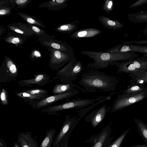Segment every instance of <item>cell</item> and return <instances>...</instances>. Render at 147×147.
<instances>
[{"instance_id": "6da1fadb", "label": "cell", "mask_w": 147, "mask_h": 147, "mask_svg": "<svg viewBox=\"0 0 147 147\" xmlns=\"http://www.w3.org/2000/svg\"><path fill=\"white\" fill-rule=\"evenodd\" d=\"M117 82L114 78L96 70L83 74L78 82L86 92H94L100 90L105 92L114 90Z\"/></svg>"}, {"instance_id": "7a4b0ae2", "label": "cell", "mask_w": 147, "mask_h": 147, "mask_svg": "<svg viewBox=\"0 0 147 147\" xmlns=\"http://www.w3.org/2000/svg\"><path fill=\"white\" fill-rule=\"evenodd\" d=\"M80 53L94 61V63L88 64L87 67L96 69L106 68L112 62L119 60H130L139 56L134 51L112 53L107 51L83 50Z\"/></svg>"}, {"instance_id": "3957f363", "label": "cell", "mask_w": 147, "mask_h": 147, "mask_svg": "<svg viewBox=\"0 0 147 147\" xmlns=\"http://www.w3.org/2000/svg\"><path fill=\"white\" fill-rule=\"evenodd\" d=\"M101 99L100 98L94 99H74L61 104L45 107L41 110V111L49 115H53L58 112L63 110L75 108L80 109L87 107Z\"/></svg>"}, {"instance_id": "277c9868", "label": "cell", "mask_w": 147, "mask_h": 147, "mask_svg": "<svg viewBox=\"0 0 147 147\" xmlns=\"http://www.w3.org/2000/svg\"><path fill=\"white\" fill-rule=\"evenodd\" d=\"M79 121L76 117H70L67 115L53 144V147H62L68 140L73 130Z\"/></svg>"}, {"instance_id": "5b68a950", "label": "cell", "mask_w": 147, "mask_h": 147, "mask_svg": "<svg viewBox=\"0 0 147 147\" xmlns=\"http://www.w3.org/2000/svg\"><path fill=\"white\" fill-rule=\"evenodd\" d=\"M5 63L0 68V83L15 81L18 76V69L16 64L7 57H5Z\"/></svg>"}, {"instance_id": "8992f818", "label": "cell", "mask_w": 147, "mask_h": 147, "mask_svg": "<svg viewBox=\"0 0 147 147\" xmlns=\"http://www.w3.org/2000/svg\"><path fill=\"white\" fill-rule=\"evenodd\" d=\"M51 50L49 66L54 70H59L75 58L73 53L64 52L51 48Z\"/></svg>"}, {"instance_id": "52a82bcc", "label": "cell", "mask_w": 147, "mask_h": 147, "mask_svg": "<svg viewBox=\"0 0 147 147\" xmlns=\"http://www.w3.org/2000/svg\"><path fill=\"white\" fill-rule=\"evenodd\" d=\"M111 129L107 125L96 135L92 136L86 142L92 143L91 147H109L112 143V138H110Z\"/></svg>"}, {"instance_id": "ba28073f", "label": "cell", "mask_w": 147, "mask_h": 147, "mask_svg": "<svg viewBox=\"0 0 147 147\" xmlns=\"http://www.w3.org/2000/svg\"><path fill=\"white\" fill-rule=\"evenodd\" d=\"M79 93L80 92L76 89L67 92L56 94L49 96L42 100L36 101L31 105L34 109H43L57 101L73 97Z\"/></svg>"}, {"instance_id": "9c48e42d", "label": "cell", "mask_w": 147, "mask_h": 147, "mask_svg": "<svg viewBox=\"0 0 147 147\" xmlns=\"http://www.w3.org/2000/svg\"><path fill=\"white\" fill-rule=\"evenodd\" d=\"M107 51L112 53L134 51L142 53L145 56H146L147 53V46L125 44L122 42L108 49Z\"/></svg>"}, {"instance_id": "30bf717a", "label": "cell", "mask_w": 147, "mask_h": 147, "mask_svg": "<svg viewBox=\"0 0 147 147\" xmlns=\"http://www.w3.org/2000/svg\"><path fill=\"white\" fill-rule=\"evenodd\" d=\"M107 112L106 105H105L87 115L84 118L85 121L90 123L95 128L104 119Z\"/></svg>"}, {"instance_id": "8fae6325", "label": "cell", "mask_w": 147, "mask_h": 147, "mask_svg": "<svg viewBox=\"0 0 147 147\" xmlns=\"http://www.w3.org/2000/svg\"><path fill=\"white\" fill-rule=\"evenodd\" d=\"M83 70V66L82 62L77 60L69 71L59 77L58 79L63 82L75 81Z\"/></svg>"}, {"instance_id": "7c38bea8", "label": "cell", "mask_w": 147, "mask_h": 147, "mask_svg": "<svg viewBox=\"0 0 147 147\" xmlns=\"http://www.w3.org/2000/svg\"><path fill=\"white\" fill-rule=\"evenodd\" d=\"M32 79L20 80L18 83L20 86H32V85L36 84L40 86H43L48 84L51 77L46 74H36Z\"/></svg>"}, {"instance_id": "4fadbf2b", "label": "cell", "mask_w": 147, "mask_h": 147, "mask_svg": "<svg viewBox=\"0 0 147 147\" xmlns=\"http://www.w3.org/2000/svg\"><path fill=\"white\" fill-rule=\"evenodd\" d=\"M79 89L83 92L86 93L85 90L78 85L74 84L73 81H68L55 86L52 90V93L55 94H62L72 91L76 88Z\"/></svg>"}, {"instance_id": "5bb4252c", "label": "cell", "mask_w": 147, "mask_h": 147, "mask_svg": "<svg viewBox=\"0 0 147 147\" xmlns=\"http://www.w3.org/2000/svg\"><path fill=\"white\" fill-rule=\"evenodd\" d=\"M101 31L96 28H88L77 30L71 33L69 37L73 39L92 37L100 34Z\"/></svg>"}, {"instance_id": "9a60e30c", "label": "cell", "mask_w": 147, "mask_h": 147, "mask_svg": "<svg viewBox=\"0 0 147 147\" xmlns=\"http://www.w3.org/2000/svg\"><path fill=\"white\" fill-rule=\"evenodd\" d=\"M98 20L104 27L108 29L116 30L121 28L124 26L119 21L112 20L105 16H99Z\"/></svg>"}, {"instance_id": "2e32d148", "label": "cell", "mask_w": 147, "mask_h": 147, "mask_svg": "<svg viewBox=\"0 0 147 147\" xmlns=\"http://www.w3.org/2000/svg\"><path fill=\"white\" fill-rule=\"evenodd\" d=\"M16 95L22 99L25 102H28L30 105L36 101L42 100L49 96V95L32 94L24 91L16 93Z\"/></svg>"}, {"instance_id": "e0dca14e", "label": "cell", "mask_w": 147, "mask_h": 147, "mask_svg": "<svg viewBox=\"0 0 147 147\" xmlns=\"http://www.w3.org/2000/svg\"><path fill=\"white\" fill-rule=\"evenodd\" d=\"M81 23L75 20L61 25L56 29L57 31L66 34H69L77 30Z\"/></svg>"}, {"instance_id": "ac0fdd59", "label": "cell", "mask_w": 147, "mask_h": 147, "mask_svg": "<svg viewBox=\"0 0 147 147\" xmlns=\"http://www.w3.org/2000/svg\"><path fill=\"white\" fill-rule=\"evenodd\" d=\"M45 45L55 49L68 53H73V49L66 42L62 41H45L44 42Z\"/></svg>"}, {"instance_id": "d6986e66", "label": "cell", "mask_w": 147, "mask_h": 147, "mask_svg": "<svg viewBox=\"0 0 147 147\" xmlns=\"http://www.w3.org/2000/svg\"><path fill=\"white\" fill-rule=\"evenodd\" d=\"M8 28L17 33L26 35L32 36L34 32L30 27L22 23H14L9 25Z\"/></svg>"}, {"instance_id": "ffe728a7", "label": "cell", "mask_w": 147, "mask_h": 147, "mask_svg": "<svg viewBox=\"0 0 147 147\" xmlns=\"http://www.w3.org/2000/svg\"><path fill=\"white\" fill-rule=\"evenodd\" d=\"M68 0H51L40 4L39 7H47L55 10L60 9L67 7Z\"/></svg>"}, {"instance_id": "44dd1931", "label": "cell", "mask_w": 147, "mask_h": 147, "mask_svg": "<svg viewBox=\"0 0 147 147\" xmlns=\"http://www.w3.org/2000/svg\"><path fill=\"white\" fill-rule=\"evenodd\" d=\"M128 20L135 23H147V10L128 15Z\"/></svg>"}, {"instance_id": "7402d4cb", "label": "cell", "mask_w": 147, "mask_h": 147, "mask_svg": "<svg viewBox=\"0 0 147 147\" xmlns=\"http://www.w3.org/2000/svg\"><path fill=\"white\" fill-rule=\"evenodd\" d=\"M56 131L55 128L47 131L45 137L39 147H51L54 140Z\"/></svg>"}, {"instance_id": "603a6c76", "label": "cell", "mask_w": 147, "mask_h": 147, "mask_svg": "<svg viewBox=\"0 0 147 147\" xmlns=\"http://www.w3.org/2000/svg\"><path fill=\"white\" fill-rule=\"evenodd\" d=\"M17 14L29 24H34L43 28H46V26L43 24L41 21L34 17L26 13L20 12L18 13Z\"/></svg>"}, {"instance_id": "cb8c5ba5", "label": "cell", "mask_w": 147, "mask_h": 147, "mask_svg": "<svg viewBox=\"0 0 147 147\" xmlns=\"http://www.w3.org/2000/svg\"><path fill=\"white\" fill-rule=\"evenodd\" d=\"M111 98V97L110 96H108L102 98L98 101V102L94 103L91 106L78 111L77 112L79 116L78 119L79 121L91 109L94 108L95 106H96L102 102L110 100Z\"/></svg>"}, {"instance_id": "d4e9b609", "label": "cell", "mask_w": 147, "mask_h": 147, "mask_svg": "<svg viewBox=\"0 0 147 147\" xmlns=\"http://www.w3.org/2000/svg\"><path fill=\"white\" fill-rule=\"evenodd\" d=\"M18 142L20 147H32L30 142L28 131L20 132L18 136Z\"/></svg>"}, {"instance_id": "484cf974", "label": "cell", "mask_w": 147, "mask_h": 147, "mask_svg": "<svg viewBox=\"0 0 147 147\" xmlns=\"http://www.w3.org/2000/svg\"><path fill=\"white\" fill-rule=\"evenodd\" d=\"M77 61L76 59L74 58V59L68 62L63 68L59 71L57 73V76L55 78L58 79L59 77L65 74L69 70Z\"/></svg>"}, {"instance_id": "4316f807", "label": "cell", "mask_w": 147, "mask_h": 147, "mask_svg": "<svg viewBox=\"0 0 147 147\" xmlns=\"http://www.w3.org/2000/svg\"><path fill=\"white\" fill-rule=\"evenodd\" d=\"M128 131L127 130L124 131L114 142L112 143L109 147H120L122 141Z\"/></svg>"}, {"instance_id": "83f0119b", "label": "cell", "mask_w": 147, "mask_h": 147, "mask_svg": "<svg viewBox=\"0 0 147 147\" xmlns=\"http://www.w3.org/2000/svg\"><path fill=\"white\" fill-rule=\"evenodd\" d=\"M138 127L141 135L147 143V126L140 123L138 124Z\"/></svg>"}, {"instance_id": "f1b7e54d", "label": "cell", "mask_w": 147, "mask_h": 147, "mask_svg": "<svg viewBox=\"0 0 147 147\" xmlns=\"http://www.w3.org/2000/svg\"><path fill=\"white\" fill-rule=\"evenodd\" d=\"M113 8V2L112 0H106L102 6L103 10L107 13L111 12Z\"/></svg>"}, {"instance_id": "f546056e", "label": "cell", "mask_w": 147, "mask_h": 147, "mask_svg": "<svg viewBox=\"0 0 147 147\" xmlns=\"http://www.w3.org/2000/svg\"><path fill=\"white\" fill-rule=\"evenodd\" d=\"M4 40L8 43L15 45L21 44L23 43L22 39L16 36L9 37L5 38Z\"/></svg>"}, {"instance_id": "4dcf8cb0", "label": "cell", "mask_w": 147, "mask_h": 147, "mask_svg": "<svg viewBox=\"0 0 147 147\" xmlns=\"http://www.w3.org/2000/svg\"><path fill=\"white\" fill-rule=\"evenodd\" d=\"M7 91L4 88H2L1 90L0 98L2 104L5 106L8 104V98Z\"/></svg>"}, {"instance_id": "1f68e13d", "label": "cell", "mask_w": 147, "mask_h": 147, "mask_svg": "<svg viewBox=\"0 0 147 147\" xmlns=\"http://www.w3.org/2000/svg\"><path fill=\"white\" fill-rule=\"evenodd\" d=\"M25 92L34 95H48V92L46 90L41 89H34L26 90Z\"/></svg>"}, {"instance_id": "d6a6232c", "label": "cell", "mask_w": 147, "mask_h": 147, "mask_svg": "<svg viewBox=\"0 0 147 147\" xmlns=\"http://www.w3.org/2000/svg\"><path fill=\"white\" fill-rule=\"evenodd\" d=\"M29 25L32 30L34 33L38 36H40L45 32L44 31L32 24H30Z\"/></svg>"}, {"instance_id": "836d02e7", "label": "cell", "mask_w": 147, "mask_h": 147, "mask_svg": "<svg viewBox=\"0 0 147 147\" xmlns=\"http://www.w3.org/2000/svg\"><path fill=\"white\" fill-rule=\"evenodd\" d=\"M146 3H147V0H138L130 5L128 7L135 8Z\"/></svg>"}, {"instance_id": "e575fe53", "label": "cell", "mask_w": 147, "mask_h": 147, "mask_svg": "<svg viewBox=\"0 0 147 147\" xmlns=\"http://www.w3.org/2000/svg\"><path fill=\"white\" fill-rule=\"evenodd\" d=\"M14 1L18 5V7L21 8L25 7L30 3V0H16Z\"/></svg>"}, {"instance_id": "d590c367", "label": "cell", "mask_w": 147, "mask_h": 147, "mask_svg": "<svg viewBox=\"0 0 147 147\" xmlns=\"http://www.w3.org/2000/svg\"><path fill=\"white\" fill-rule=\"evenodd\" d=\"M123 43L128 44H135L138 45L143 44H147V40H136L129 41H124L123 42Z\"/></svg>"}, {"instance_id": "8d00e7d4", "label": "cell", "mask_w": 147, "mask_h": 147, "mask_svg": "<svg viewBox=\"0 0 147 147\" xmlns=\"http://www.w3.org/2000/svg\"><path fill=\"white\" fill-rule=\"evenodd\" d=\"M10 8L8 7H3L0 9V15L1 16L9 14L10 12Z\"/></svg>"}, {"instance_id": "74e56055", "label": "cell", "mask_w": 147, "mask_h": 147, "mask_svg": "<svg viewBox=\"0 0 147 147\" xmlns=\"http://www.w3.org/2000/svg\"><path fill=\"white\" fill-rule=\"evenodd\" d=\"M41 57V55L40 52L38 51H34L32 53L31 55V57L32 60H34V57Z\"/></svg>"}, {"instance_id": "f35d334b", "label": "cell", "mask_w": 147, "mask_h": 147, "mask_svg": "<svg viewBox=\"0 0 147 147\" xmlns=\"http://www.w3.org/2000/svg\"><path fill=\"white\" fill-rule=\"evenodd\" d=\"M0 147H7L5 141L1 139H0Z\"/></svg>"}, {"instance_id": "ab89813d", "label": "cell", "mask_w": 147, "mask_h": 147, "mask_svg": "<svg viewBox=\"0 0 147 147\" xmlns=\"http://www.w3.org/2000/svg\"><path fill=\"white\" fill-rule=\"evenodd\" d=\"M140 88L138 86H133L131 88V89L133 91H136L138 90Z\"/></svg>"}, {"instance_id": "60d3db41", "label": "cell", "mask_w": 147, "mask_h": 147, "mask_svg": "<svg viewBox=\"0 0 147 147\" xmlns=\"http://www.w3.org/2000/svg\"><path fill=\"white\" fill-rule=\"evenodd\" d=\"M129 102L133 103L135 102L136 101V99L134 97H131L129 99Z\"/></svg>"}, {"instance_id": "b9f144b4", "label": "cell", "mask_w": 147, "mask_h": 147, "mask_svg": "<svg viewBox=\"0 0 147 147\" xmlns=\"http://www.w3.org/2000/svg\"><path fill=\"white\" fill-rule=\"evenodd\" d=\"M133 147H147V145H137L134 146Z\"/></svg>"}, {"instance_id": "7bdbcfd3", "label": "cell", "mask_w": 147, "mask_h": 147, "mask_svg": "<svg viewBox=\"0 0 147 147\" xmlns=\"http://www.w3.org/2000/svg\"><path fill=\"white\" fill-rule=\"evenodd\" d=\"M13 147H20V146L18 143L15 142L13 144Z\"/></svg>"}, {"instance_id": "ee69618b", "label": "cell", "mask_w": 147, "mask_h": 147, "mask_svg": "<svg viewBox=\"0 0 147 147\" xmlns=\"http://www.w3.org/2000/svg\"><path fill=\"white\" fill-rule=\"evenodd\" d=\"M142 33H143V35L147 33V26L145 27V29L142 31Z\"/></svg>"}, {"instance_id": "f6af8a7d", "label": "cell", "mask_w": 147, "mask_h": 147, "mask_svg": "<svg viewBox=\"0 0 147 147\" xmlns=\"http://www.w3.org/2000/svg\"><path fill=\"white\" fill-rule=\"evenodd\" d=\"M62 147H68V142L64 146Z\"/></svg>"}, {"instance_id": "bcb514c9", "label": "cell", "mask_w": 147, "mask_h": 147, "mask_svg": "<svg viewBox=\"0 0 147 147\" xmlns=\"http://www.w3.org/2000/svg\"><path fill=\"white\" fill-rule=\"evenodd\" d=\"M140 83H142L143 82V81L142 80H141V81L140 82Z\"/></svg>"}]
</instances>
